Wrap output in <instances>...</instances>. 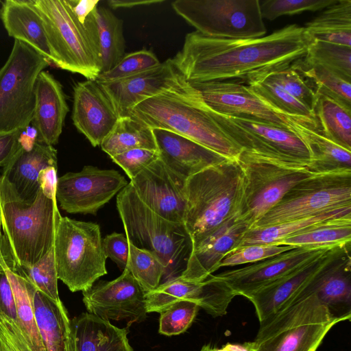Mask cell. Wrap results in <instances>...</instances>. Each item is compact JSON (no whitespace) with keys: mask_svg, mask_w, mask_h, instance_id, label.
I'll list each match as a JSON object with an SVG mask.
<instances>
[{"mask_svg":"<svg viewBox=\"0 0 351 351\" xmlns=\"http://www.w3.org/2000/svg\"><path fill=\"white\" fill-rule=\"evenodd\" d=\"M237 159L244 176L240 217L250 229L290 189L316 173L311 161L286 160L245 150Z\"/></svg>","mask_w":351,"mask_h":351,"instance_id":"cell-8","label":"cell"},{"mask_svg":"<svg viewBox=\"0 0 351 351\" xmlns=\"http://www.w3.org/2000/svg\"><path fill=\"white\" fill-rule=\"evenodd\" d=\"M57 150L52 145L36 141L29 147L21 145L15 155L3 169L2 176L14 186L19 196L31 202L40 186V174L49 167H58Z\"/></svg>","mask_w":351,"mask_h":351,"instance_id":"cell-25","label":"cell"},{"mask_svg":"<svg viewBox=\"0 0 351 351\" xmlns=\"http://www.w3.org/2000/svg\"><path fill=\"white\" fill-rule=\"evenodd\" d=\"M310 43L324 41L351 47V0H337L304 27Z\"/></svg>","mask_w":351,"mask_h":351,"instance_id":"cell-31","label":"cell"},{"mask_svg":"<svg viewBox=\"0 0 351 351\" xmlns=\"http://www.w3.org/2000/svg\"><path fill=\"white\" fill-rule=\"evenodd\" d=\"M0 19L9 36L27 44L52 64L43 22L32 0H5Z\"/></svg>","mask_w":351,"mask_h":351,"instance_id":"cell-27","label":"cell"},{"mask_svg":"<svg viewBox=\"0 0 351 351\" xmlns=\"http://www.w3.org/2000/svg\"><path fill=\"white\" fill-rule=\"evenodd\" d=\"M102 246L106 258H110L123 271L127 266L129 255L127 237L122 233L113 232L102 239Z\"/></svg>","mask_w":351,"mask_h":351,"instance_id":"cell-51","label":"cell"},{"mask_svg":"<svg viewBox=\"0 0 351 351\" xmlns=\"http://www.w3.org/2000/svg\"><path fill=\"white\" fill-rule=\"evenodd\" d=\"M337 0H265L261 3L263 19L273 21L283 15L324 10Z\"/></svg>","mask_w":351,"mask_h":351,"instance_id":"cell-47","label":"cell"},{"mask_svg":"<svg viewBox=\"0 0 351 351\" xmlns=\"http://www.w3.org/2000/svg\"><path fill=\"white\" fill-rule=\"evenodd\" d=\"M2 250L3 265L14 298L16 322L32 351H47L34 312L33 298L36 289L15 271L14 259L5 238L2 241Z\"/></svg>","mask_w":351,"mask_h":351,"instance_id":"cell-28","label":"cell"},{"mask_svg":"<svg viewBox=\"0 0 351 351\" xmlns=\"http://www.w3.org/2000/svg\"><path fill=\"white\" fill-rule=\"evenodd\" d=\"M348 215H351V206L340 207L265 228L249 229L240 239L234 250L252 244L276 243L290 236Z\"/></svg>","mask_w":351,"mask_h":351,"instance_id":"cell-32","label":"cell"},{"mask_svg":"<svg viewBox=\"0 0 351 351\" xmlns=\"http://www.w3.org/2000/svg\"><path fill=\"white\" fill-rule=\"evenodd\" d=\"M160 63L152 51L142 49L132 52L125 54L110 70L100 73L95 81L108 83L123 79L154 68Z\"/></svg>","mask_w":351,"mask_h":351,"instance_id":"cell-44","label":"cell"},{"mask_svg":"<svg viewBox=\"0 0 351 351\" xmlns=\"http://www.w3.org/2000/svg\"><path fill=\"white\" fill-rule=\"evenodd\" d=\"M0 351H32L16 320L0 315Z\"/></svg>","mask_w":351,"mask_h":351,"instance_id":"cell-50","label":"cell"},{"mask_svg":"<svg viewBox=\"0 0 351 351\" xmlns=\"http://www.w3.org/2000/svg\"><path fill=\"white\" fill-rule=\"evenodd\" d=\"M158 158V150L136 148L114 156L111 159L132 180Z\"/></svg>","mask_w":351,"mask_h":351,"instance_id":"cell-49","label":"cell"},{"mask_svg":"<svg viewBox=\"0 0 351 351\" xmlns=\"http://www.w3.org/2000/svg\"><path fill=\"white\" fill-rule=\"evenodd\" d=\"M39 12L57 67L95 80L101 62L96 12L82 23L69 0H32Z\"/></svg>","mask_w":351,"mask_h":351,"instance_id":"cell-5","label":"cell"},{"mask_svg":"<svg viewBox=\"0 0 351 351\" xmlns=\"http://www.w3.org/2000/svg\"><path fill=\"white\" fill-rule=\"evenodd\" d=\"M330 246L332 245L295 247L245 267L211 275V277L224 283L235 296L247 298Z\"/></svg>","mask_w":351,"mask_h":351,"instance_id":"cell-19","label":"cell"},{"mask_svg":"<svg viewBox=\"0 0 351 351\" xmlns=\"http://www.w3.org/2000/svg\"><path fill=\"white\" fill-rule=\"evenodd\" d=\"M303 60L321 64L351 81V47L313 40L308 43Z\"/></svg>","mask_w":351,"mask_h":351,"instance_id":"cell-42","label":"cell"},{"mask_svg":"<svg viewBox=\"0 0 351 351\" xmlns=\"http://www.w3.org/2000/svg\"><path fill=\"white\" fill-rule=\"evenodd\" d=\"M351 215L339 217L284 239L276 244L295 247L329 246L350 243Z\"/></svg>","mask_w":351,"mask_h":351,"instance_id":"cell-39","label":"cell"},{"mask_svg":"<svg viewBox=\"0 0 351 351\" xmlns=\"http://www.w3.org/2000/svg\"><path fill=\"white\" fill-rule=\"evenodd\" d=\"M302 77L313 82L317 95H324L351 110V81L319 64L303 58L292 64Z\"/></svg>","mask_w":351,"mask_h":351,"instance_id":"cell-37","label":"cell"},{"mask_svg":"<svg viewBox=\"0 0 351 351\" xmlns=\"http://www.w3.org/2000/svg\"><path fill=\"white\" fill-rule=\"evenodd\" d=\"M350 250V243L330 246L308 261L246 298L254 305L259 322L276 313L301 293L328 266Z\"/></svg>","mask_w":351,"mask_h":351,"instance_id":"cell-15","label":"cell"},{"mask_svg":"<svg viewBox=\"0 0 351 351\" xmlns=\"http://www.w3.org/2000/svg\"><path fill=\"white\" fill-rule=\"evenodd\" d=\"M57 168L40 174V189L34 200H23L14 186L0 176L1 228L18 267H29L40 260L53 246L60 213L56 189Z\"/></svg>","mask_w":351,"mask_h":351,"instance_id":"cell-2","label":"cell"},{"mask_svg":"<svg viewBox=\"0 0 351 351\" xmlns=\"http://www.w3.org/2000/svg\"><path fill=\"white\" fill-rule=\"evenodd\" d=\"M340 320L315 292H304L260 322L252 351H317Z\"/></svg>","mask_w":351,"mask_h":351,"instance_id":"cell-7","label":"cell"},{"mask_svg":"<svg viewBox=\"0 0 351 351\" xmlns=\"http://www.w3.org/2000/svg\"><path fill=\"white\" fill-rule=\"evenodd\" d=\"M14 267L15 271L38 291L53 300H60L58 289V278L56 267L54 246L34 265L29 267H18L14 264Z\"/></svg>","mask_w":351,"mask_h":351,"instance_id":"cell-43","label":"cell"},{"mask_svg":"<svg viewBox=\"0 0 351 351\" xmlns=\"http://www.w3.org/2000/svg\"><path fill=\"white\" fill-rule=\"evenodd\" d=\"M23 130H0V167H5L20 148Z\"/></svg>","mask_w":351,"mask_h":351,"instance_id":"cell-53","label":"cell"},{"mask_svg":"<svg viewBox=\"0 0 351 351\" xmlns=\"http://www.w3.org/2000/svg\"><path fill=\"white\" fill-rule=\"evenodd\" d=\"M88 313L103 319L126 321L128 326L145 320V292L129 271L111 281L99 280L82 291Z\"/></svg>","mask_w":351,"mask_h":351,"instance_id":"cell-17","label":"cell"},{"mask_svg":"<svg viewBox=\"0 0 351 351\" xmlns=\"http://www.w3.org/2000/svg\"><path fill=\"white\" fill-rule=\"evenodd\" d=\"M51 64L27 44L14 40L12 51L0 69V130L25 129L35 108L37 78Z\"/></svg>","mask_w":351,"mask_h":351,"instance_id":"cell-10","label":"cell"},{"mask_svg":"<svg viewBox=\"0 0 351 351\" xmlns=\"http://www.w3.org/2000/svg\"><path fill=\"white\" fill-rule=\"evenodd\" d=\"M96 21L101 53V73L113 68L125 54L123 22L112 11L104 7L97 8Z\"/></svg>","mask_w":351,"mask_h":351,"instance_id":"cell-36","label":"cell"},{"mask_svg":"<svg viewBox=\"0 0 351 351\" xmlns=\"http://www.w3.org/2000/svg\"><path fill=\"white\" fill-rule=\"evenodd\" d=\"M186 182L158 158L130 180V184L150 209L167 220L183 224Z\"/></svg>","mask_w":351,"mask_h":351,"instance_id":"cell-18","label":"cell"},{"mask_svg":"<svg viewBox=\"0 0 351 351\" xmlns=\"http://www.w3.org/2000/svg\"><path fill=\"white\" fill-rule=\"evenodd\" d=\"M152 131L159 158L171 170L185 179L226 159L171 131L160 128H153Z\"/></svg>","mask_w":351,"mask_h":351,"instance_id":"cell-24","label":"cell"},{"mask_svg":"<svg viewBox=\"0 0 351 351\" xmlns=\"http://www.w3.org/2000/svg\"><path fill=\"white\" fill-rule=\"evenodd\" d=\"M243 187L237 159H223L186 179L183 226L192 250L227 221L240 216Z\"/></svg>","mask_w":351,"mask_h":351,"instance_id":"cell-4","label":"cell"},{"mask_svg":"<svg viewBox=\"0 0 351 351\" xmlns=\"http://www.w3.org/2000/svg\"><path fill=\"white\" fill-rule=\"evenodd\" d=\"M3 261V254L1 243L0 252V315H5L16 320V314L14 295Z\"/></svg>","mask_w":351,"mask_h":351,"instance_id":"cell-52","label":"cell"},{"mask_svg":"<svg viewBox=\"0 0 351 351\" xmlns=\"http://www.w3.org/2000/svg\"><path fill=\"white\" fill-rule=\"evenodd\" d=\"M127 269L145 293L156 289L166 274V267L154 253L134 246L129 241Z\"/></svg>","mask_w":351,"mask_h":351,"instance_id":"cell-41","label":"cell"},{"mask_svg":"<svg viewBox=\"0 0 351 351\" xmlns=\"http://www.w3.org/2000/svg\"><path fill=\"white\" fill-rule=\"evenodd\" d=\"M291 130L306 145L311 165L316 172L339 169H351V150H348L325 137L302 121L291 117Z\"/></svg>","mask_w":351,"mask_h":351,"instance_id":"cell-30","label":"cell"},{"mask_svg":"<svg viewBox=\"0 0 351 351\" xmlns=\"http://www.w3.org/2000/svg\"><path fill=\"white\" fill-rule=\"evenodd\" d=\"M351 206V169L316 172L290 189L250 229Z\"/></svg>","mask_w":351,"mask_h":351,"instance_id":"cell-11","label":"cell"},{"mask_svg":"<svg viewBox=\"0 0 351 351\" xmlns=\"http://www.w3.org/2000/svg\"><path fill=\"white\" fill-rule=\"evenodd\" d=\"M117 208L128 241L161 259L166 267L165 280L180 276L192 251L183 224L167 220L150 209L130 182L118 193Z\"/></svg>","mask_w":351,"mask_h":351,"instance_id":"cell-6","label":"cell"},{"mask_svg":"<svg viewBox=\"0 0 351 351\" xmlns=\"http://www.w3.org/2000/svg\"><path fill=\"white\" fill-rule=\"evenodd\" d=\"M249 224L240 216L227 221L192 250L184 271L182 279L202 282L220 268L222 260L232 251Z\"/></svg>","mask_w":351,"mask_h":351,"instance_id":"cell-22","label":"cell"},{"mask_svg":"<svg viewBox=\"0 0 351 351\" xmlns=\"http://www.w3.org/2000/svg\"><path fill=\"white\" fill-rule=\"evenodd\" d=\"M127 116L152 129L182 135L225 158L237 159L243 150L224 133L198 90L180 73L169 88L136 104Z\"/></svg>","mask_w":351,"mask_h":351,"instance_id":"cell-3","label":"cell"},{"mask_svg":"<svg viewBox=\"0 0 351 351\" xmlns=\"http://www.w3.org/2000/svg\"><path fill=\"white\" fill-rule=\"evenodd\" d=\"M128 184L116 170L87 165L79 172H69L58 179L56 198L60 208L69 213L95 215Z\"/></svg>","mask_w":351,"mask_h":351,"instance_id":"cell-14","label":"cell"},{"mask_svg":"<svg viewBox=\"0 0 351 351\" xmlns=\"http://www.w3.org/2000/svg\"><path fill=\"white\" fill-rule=\"evenodd\" d=\"M179 72L168 59L138 74L108 83H99L119 117L127 116L136 104L169 88Z\"/></svg>","mask_w":351,"mask_h":351,"instance_id":"cell-21","label":"cell"},{"mask_svg":"<svg viewBox=\"0 0 351 351\" xmlns=\"http://www.w3.org/2000/svg\"><path fill=\"white\" fill-rule=\"evenodd\" d=\"M100 146L110 158L136 148L157 150L152 129L130 116L119 117Z\"/></svg>","mask_w":351,"mask_h":351,"instance_id":"cell-34","label":"cell"},{"mask_svg":"<svg viewBox=\"0 0 351 351\" xmlns=\"http://www.w3.org/2000/svg\"><path fill=\"white\" fill-rule=\"evenodd\" d=\"M53 246L58 278L71 292L87 290L107 274L97 223L61 217Z\"/></svg>","mask_w":351,"mask_h":351,"instance_id":"cell-9","label":"cell"},{"mask_svg":"<svg viewBox=\"0 0 351 351\" xmlns=\"http://www.w3.org/2000/svg\"><path fill=\"white\" fill-rule=\"evenodd\" d=\"M202 287V282L187 281L180 276L168 279L154 290L145 293L147 312L161 313L172 304L184 299L194 300L198 304Z\"/></svg>","mask_w":351,"mask_h":351,"instance_id":"cell-40","label":"cell"},{"mask_svg":"<svg viewBox=\"0 0 351 351\" xmlns=\"http://www.w3.org/2000/svg\"><path fill=\"white\" fill-rule=\"evenodd\" d=\"M315 292L331 315L340 322L350 320V255L318 283Z\"/></svg>","mask_w":351,"mask_h":351,"instance_id":"cell-33","label":"cell"},{"mask_svg":"<svg viewBox=\"0 0 351 351\" xmlns=\"http://www.w3.org/2000/svg\"><path fill=\"white\" fill-rule=\"evenodd\" d=\"M35 319L47 351H68L70 319L60 300L36 290L33 298Z\"/></svg>","mask_w":351,"mask_h":351,"instance_id":"cell-29","label":"cell"},{"mask_svg":"<svg viewBox=\"0 0 351 351\" xmlns=\"http://www.w3.org/2000/svg\"><path fill=\"white\" fill-rule=\"evenodd\" d=\"M174 11L199 33L226 39H250L267 32L258 0H176Z\"/></svg>","mask_w":351,"mask_h":351,"instance_id":"cell-12","label":"cell"},{"mask_svg":"<svg viewBox=\"0 0 351 351\" xmlns=\"http://www.w3.org/2000/svg\"><path fill=\"white\" fill-rule=\"evenodd\" d=\"M295 247L276 243L252 244L231 251L220 263V267L254 263L289 251Z\"/></svg>","mask_w":351,"mask_h":351,"instance_id":"cell-48","label":"cell"},{"mask_svg":"<svg viewBox=\"0 0 351 351\" xmlns=\"http://www.w3.org/2000/svg\"><path fill=\"white\" fill-rule=\"evenodd\" d=\"M317 97L314 112L321 128L318 130L329 140L351 150V110L328 97Z\"/></svg>","mask_w":351,"mask_h":351,"instance_id":"cell-35","label":"cell"},{"mask_svg":"<svg viewBox=\"0 0 351 351\" xmlns=\"http://www.w3.org/2000/svg\"><path fill=\"white\" fill-rule=\"evenodd\" d=\"M128 331L92 313L70 319L68 351H134Z\"/></svg>","mask_w":351,"mask_h":351,"instance_id":"cell-26","label":"cell"},{"mask_svg":"<svg viewBox=\"0 0 351 351\" xmlns=\"http://www.w3.org/2000/svg\"><path fill=\"white\" fill-rule=\"evenodd\" d=\"M69 112L61 84L49 72L39 74L35 87V108L32 126L37 132L36 141L56 145Z\"/></svg>","mask_w":351,"mask_h":351,"instance_id":"cell-23","label":"cell"},{"mask_svg":"<svg viewBox=\"0 0 351 351\" xmlns=\"http://www.w3.org/2000/svg\"><path fill=\"white\" fill-rule=\"evenodd\" d=\"M199 309L196 302L182 300L160 313L158 332L166 336L178 335L192 324Z\"/></svg>","mask_w":351,"mask_h":351,"instance_id":"cell-45","label":"cell"},{"mask_svg":"<svg viewBox=\"0 0 351 351\" xmlns=\"http://www.w3.org/2000/svg\"><path fill=\"white\" fill-rule=\"evenodd\" d=\"M252 342L246 341L243 343H228L220 348L212 347L210 345L204 346L200 351H252Z\"/></svg>","mask_w":351,"mask_h":351,"instance_id":"cell-56","label":"cell"},{"mask_svg":"<svg viewBox=\"0 0 351 351\" xmlns=\"http://www.w3.org/2000/svg\"><path fill=\"white\" fill-rule=\"evenodd\" d=\"M265 77L279 85L314 112L318 97L311 85L304 80L301 74L292 65L288 68L272 72Z\"/></svg>","mask_w":351,"mask_h":351,"instance_id":"cell-46","label":"cell"},{"mask_svg":"<svg viewBox=\"0 0 351 351\" xmlns=\"http://www.w3.org/2000/svg\"><path fill=\"white\" fill-rule=\"evenodd\" d=\"M190 84L198 90L206 105L219 114L291 130V117L271 107L247 85L231 82Z\"/></svg>","mask_w":351,"mask_h":351,"instance_id":"cell-16","label":"cell"},{"mask_svg":"<svg viewBox=\"0 0 351 351\" xmlns=\"http://www.w3.org/2000/svg\"><path fill=\"white\" fill-rule=\"evenodd\" d=\"M1 219H0V252H1V243H2V239H3V235L1 233Z\"/></svg>","mask_w":351,"mask_h":351,"instance_id":"cell-57","label":"cell"},{"mask_svg":"<svg viewBox=\"0 0 351 351\" xmlns=\"http://www.w3.org/2000/svg\"><path fill=\"white\" fill-rule=\"evenodd\" d=\"M247 86L265 102L277 111L302 121L314 129H318L315 113L277 84L265 77Z\"/></svg>","mask_w":351,"mask_h":351,"instance_id":"cell-38","label":"cell"},{"mask_svg":"<svg viewBox=\"0 0 351 351\" xmlns=\"http://www.w3.org/2000/svg\"><path fill=\"white\" fill-rule=\"evenodd\" d=\"M119 117L100 84L86 80L73 87L72 120L93 147L101 144Z\"/></svg>","mask_w":351,"mask_h":351,"instance_id":"cell-20","label":"cell"},{"mask_svg":"<svg viewBox=\"0 0 351 351\" xmlns=\"http://www.w3.org/2000/svg\"><path fill=\"white\" fill-rule=\"evenodd\" d=\"M308 43L304 27L296 24L250 39L213 38L195 31L186 34L182 49L170 59L190 83L248 85L304 58Z\"/></svg>","mask_w":351,"mask_h":351,"instance_id":"cell-1","label":"cell"},{"mask_svg":"<svg viewBox=\"0 0 351 351\" xmlns=\"http://www.w3.org/2000/svg\"><path fill=\"white\" fill-rule=\"evenodd\" d=\"M208 109L224 133L243 150L286 160L311 161L306 145L292 130L228 117Z\"/></svg>","mask_w":351,"mask_h":351,"instance_id":"cell-13","label":"cell"},{"mask_svg":"<svg viewBox=\"0 0 351 351\" xmlns=\"http://www.w3.org/2000/svg\"><path fill=\"white\" fill-rule=\"evenodd\" d=\"M73 12L77 18L84 23L88 16L96 11L99 0H69Z\"/></svg>","mask_w":351,"mask_h":351,"instance_id":"cell-54","label":"cell"},{"mask_svg":"<svg viewBox=\"0 0 351 351\" xmlns=\"http://www.w3.org/2000/svg\"><path fill=\"white\" fill-rule=\"evenodd\" d=\"M163 0H109L108 5L112 9L131 8L136 6L161 3Z\"/></svg>","mask_w":351,"mask_h":351,"instance_id":"cell-55","label":"cell"}]
</instances>
